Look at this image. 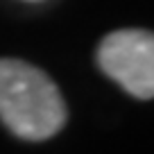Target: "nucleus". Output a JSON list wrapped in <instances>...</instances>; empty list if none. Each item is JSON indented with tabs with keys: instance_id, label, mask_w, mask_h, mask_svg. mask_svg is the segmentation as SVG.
Returning <instances> with one entry per match:
<instances>
[{
	"instance_id": "nucleus-1",
	"label": "nucleus",
	"mask_w": 154,
	"mask_h": 154,
	"mask_svg": "<svg viewBox=\"0 0 154 154\" xmlns=\"http://www.w3.org/2000/svg\"><path fill=\"white\" fill-rule=\"evenodd\" d=\"M0 120L25 140L52 138L68 120L57 84L20 59H0Z\"/></svg>"
},
{
	"instance_id": "nucleus-3",
	"label": "nucleus",
	"mask_w": 154,
	"mask_h": 154,
	"mask_svg": "<svg viewBox=\"0 0 154 154\" xmlns=\"http://www.w3.org/2000/svg\"><path fill=\"white\" fill-rule=\"evenodd\" d=\"M25 2H41V0H25Z\"/></svg>"
},
{
	"instance_id": "nucleus-2",
	"label": "nucleus",
	"mask_w": 154,
	"mask_h": 154,
	"mask_svg": "<svg viewBox=\"0 0 154 154\" xmlns=\"http://www.w3.org/2000/svg\"><path fill=\"white\" fill-rule=\"evenodd\" d=\"M97 63L138 100L154 95V38L145 29H118L102 38Z\"/></svg>"
}]
</instances>
